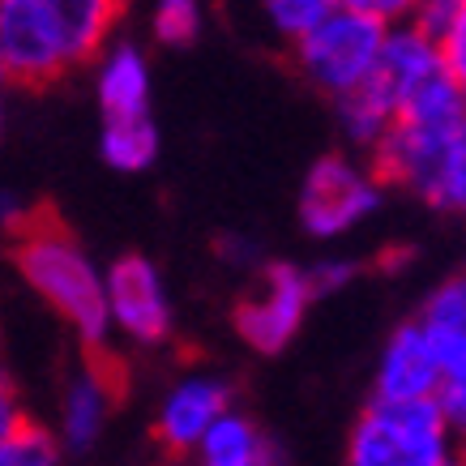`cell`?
Instances as JSON below:
<instances>
[{"label":"cell","mask_w":466,"mask_h":466,"mask_svg":"<svg viewBox=\"0 0 466 466\" xmlns=\"http://www.w3.org/2000/svg\"><path fill=\"white\" fill-rule=\"evenodd\" d=\"M116 5L107 0H0L5 77L43 86L107 47Z\"/></svg>","instance_id":"6da1fadb"},{"label":"cell","mask_w":466,"mask_h":466,"mask_svg":"<svg viewBox=\"0 0 466 466\" xmlns=\"http://www.w3.org/2000/svg\"><path fill=\"white\" fill-rule=\"evenodd\" d=\"M14 261L30 291L52 312H60L86 347H103V339L112 334L103 274L65 227L52 218H30L26 231H17Z\"/></svg>","instance_id":"7a4b0ae2"},{"label":"cell","mask_w":466,"mask_h":466,"mask_svg":"<svg viewBox=\"0 0 466 466\" xmlns=\"http://www.w3.org/2000/svg\"><path fill=\"white\" fill-rule=\"evenodd\" d=\"M385 30H390V22L372 17L360 0L334 5V9L296 43V65L312 86H321L325 95L342 99V95L360 90V86L377 73V60H381V47H385Z\"/></svg>","instance_id":"3957f363"},{"label":"cell","mask_w":466,"mask_h":466,"mask_svg":"<svg viewBox=\"0 0 466 466\" xmlns=\"http://www.w3.org/2000/svg\"><path fill=\"white\" fill-rule=\"evenodd\" d=\"M453 437L437 402H368L347 441V466H450Z\"/></svg>","instance_id":"277c9868"},{"label":"cell","mask_w":466,"mask_h":466,"mask_svg":"<svg viewBox=\"0 0 466 466\" xmlns=\"http://www.w3.org/2000/svg\"><path fill=\"white\" fill-rule=\"evenodd\" d=\"M377 206H381V180L342 155L317 158L299 188V218L304 231L317 240H334L360 227Z\"/></svg>","instance_id":"5b68a950"},{"label":"cell","mask_w":466,"mask_h":466,"mask_svg":"<svg viewBox=\"0 0 466 466\" xmlns=\"http://www.w3.org/2000/svg\"><path fill=\"white\" fill-rule=\"evenodd\" d=\"M103 299H107V325L120 329L125 339L155 347L171 334V304L163 291L155 261L142 253L116 257L103 274Z\"/></svg>","instance_id":"8992f818"},{"label":"cell","mask_w":466,"mask_h":466,"mask_svg":"<svg viewBox=\"0 0 466 466\" xmlns=\"http://www.w3.org/2000/svg\"><path fill=\"white\" fill-rule=\"evenodd\" d=\"M309 304H312L309 274L296 266H287V261H274V266H266V274H261V283H257L253 296L240 299L236 329H240V339L248 342L253 351L274 355L296 339Z\"/></svg>","instance_id":"52a82bcc"},{"label":"cell","mask_w":466,"mask_h":466,"mask_svg":"<svg viewBox=\"0 0 466 466\" xmlns=\"http://www.w3.org/2000/svg\"><path fill=\"white\" fill-rule=\"evenodd\" d=\"M227 410H231V394H227V385L218 377H206V372L180 377L158 402L155 437L171 453H193L201 445V437L223 420Z\"/></svg>","instance_id":"ba28073f"},{"label":"cell","mask_w":466,"mask_h":466,"mask_svg":"<svg viewBox=\"0 0 466 466\" xmlns=\"http://www.w3.org/2000/svg\"><path fill=\"white\" fill-rule=\"evenodd\" d=\"M441 390V364L420 321L398 325L377 364V394L372 402H428Z\"/></svg>","instance_id":"9c48e42d"},{"label":"cell","mask_w":466,"mask_h":466,"mask_svg":"<svg viewBox=\"0 0 466 466\" xmlns=\"http://www.w3.org/2000/svg\"><path fill=\"white\" fill-rule=\"evenodd\" d=\"M95 95H99V107L107 120L150 116V65H146L137 43H107Z\"/></svg>","instance_id":"30bf717a"},{"label":"cell","mask_w":466,"mask_h":466,"mask_svg":"<svg viewBox=\"0 0 466 466\" xmlns=\"http://www.w3.org/2000/svg\"><path fill=\"white\" fill-rule=\"evenodd\" d=\"M112 398H116V385L103 368L77 372V377L65 385V398H60V428H56L60 445L90 450V445L103 437V428H107Z\"/></svg>","instance_id":"8fae6325"},{"label":"cell","mask_w":466,"mask_h":466,"mask_svg":"<svg viewBox=\"0 0 466 466\" xmlns=\"http://www.w3.org/2000/svg\"><path fill=\"white\" fill-rule=\"evenodd\" d=\"M266 445L269 441L257 432L253 420L227 410L223 420L201 437V445L193 453H198V466H261Z\"/></svg>","instance_id":"7c38bea8"},{"label":"cell","mask_w":466,"mask_h":466,"mask_svg":"<svg viewBox=\"0 0 466 466\" xmlns=\"http://www.w3.org/2000/svg\"><path fill=\"white\" fill-rule=\"evenodd\" d=\"M103 163L116 171H146L158 155V128L150 116H133V120H103L99 137Z\"/></svg>","instance_id":"4fadbf2b"},{"label":"cell","mask_w":466,"mask_h":466,"mask_svg":"<svg viewBox=\"0 0 466 466\" xmlns=\"http://www.w3.org/2000/svg\"><path fill=\"white\" fill-rule=\"evenodd\" d=\"M432 351L441 364V390L432 402H437L450 437L466 441V342H432Z\"/></svg>","instance_id":"5bb4252c"},{"label":"cell","mask_w":466,"mask_h":466,"mask_svg":"<svg viewBox=\"0 0 466 466\" xmlns=\"http://www.w3.org/2000/svg\"><path fill=\"white\" fill-rule=\"evenodd\" d=\"M339 116H342V128L355 146H377L394 128V107L385 103V95L377 90L372 82H364L360 90L342 95L339 99Z\"/></svg>","instance_id":"9a60e30c"},{"label":"cell","mask_w":466,"mask_h":466,"mask_svg":"<svg viewBox=\"0 0 466 466\" xmlns=\"http://www.w3.org/2000/svg\"><path fill=\"white\" fill-rule=\"evenodd\" d=\"M432 342H466V274H453L428 296L424 317H420Z\"/></svg>","instance_id":"2e32d148"},{"label":"cell","mask_w":466,"mask_h":466,"mask_svg":"<svg viewBox=\"0 0 466 466\" xmlns=\"http://www.w3.org/2000/svg\"><path fill=\"white\" fill-rule=\"evenodd\" d=\"M428 206H437V210H450V214H466V120L462 128L453 133L450 150L441 158V171L432 188H428Z\"/></svg>","instance_id":"e0dca14e"},{"label":"cell","mask_w":466,"mask_h":466,"mask_svg":"<svg viewBox=\"0 0 466 466\" xmlns=\"http://www.w3.org/2000/svg\"><path fill=\"white\" fill-rule=\"evenodd\" d=\"M60 450L65 445L56 441L52 428L26 420L14 437L0 445V466H60Z\"/></svg>","instance_id":"ac0fdd59"},{"label":"cell","mask_w":466,"mask_h":466,"mask_svg":"<svg viewBox=\"0 0 466 466\" xmlns=\"http://www.w3.org/2000/svg\"><path fill=\"white\" fill-rule=\"evenodd\" d=\"M329 9H334V0H269L266 17L274 22L279 35H287L291 43H299L325 14H329Z\"/></svg>","instance_id":"d6986e66"},{"label":"cell","mask_w":466,"mask_h":466,"mask_svg":"<svg viewBox=\"0 0 466 466\" xmlns=\"http://www.w3.org/2000/svg\"><path fill=\"white\" fill-rule=\"evenodd\" d=\"M155 39L167 43V47H184V43L198 39L201 30V9L193 0H163L155 9Z\"/></svg>","instance_id":"ffe728a7"},{"label":"cell","mask_w":466,"mask_h":466,"mask_svg":"<svg viewBox=\"0 0 466 466\" xmlns=\"http://www.w3.org/2000/svg\"><path fill=\"white\" fill-rule=\"evenodd\" d=\"M437 52H441V60H445V69H450L453 77H462L466 73V0H453L450 26L441 30Z\"/></svg>","instance_id":"44dd1931"},{"label":"cell","mask_w":466,"mask_h":466,"mask_svg":"<svg viewBox=\"0 0 466 466\" xmlns=\"http://www.w3.org/2000/svg\"><path fill=\"white\" fill-rule=\"evenodd\" d=\"M26 424V410H22V394H17V381L0 368V445L14 437L17 428Z\"/></svg>","instance_id":"7402d4cb"},{"label":"cell","mask_w":466,"mask_h":466,"mask_svg":"<svg viewBox=\"0 0 466 466\" xmlns=\"http://www.w3.org/2000/svg\"><path fill=\"white\" fill-rule=\"evenodd\" d=\"M309 274V287L312 296H321V291H339V287H347L355 279V266L351 261H321V266L304 269Z\"/></svg>","instance_id":"603a6c76"},{"label":"cell","mask_w":466,"mask_h":466,"mask_svg":"<svg viewBox=\"0 0 466 466\" xmlns=\"http://www.w3.org/2000/svg\"><path fill=\"white\" fill-rule=\"evenodd\" d=\"M35 218L30 214V206L26 201H17V198H9V193H0V223L9 227V231H26V223Z\"/></svg>","instance_id":"cb8c5ba5"},{"label":"cell","mask_w":466,"mask_h":466,"mask_svg":"<svg viewBox=\"0 0 466 466\" xmlns=\"http://www.w3.org/2000/svg\"><path fill=\"white\" fill-rule=\"evenodd\" d=\"M223 248H231V253H223L227 261H253V244L248 240H227Z\"/></svg>","instance_id":"d4e9b609"},{"label":"cell","mask_w":466,"mask_h":466,"mask_svg":"<svg viewBox=\"0 0 466 466\" xmlns=\"http://www.w3.org/2000/svg\"><path fill=\"white\" fill-rule=\"evenodd\" d=\"M261 466H287L283 450H274V445H266V458H261Z\"/></svg>","instance_id":"484cf974"},{"label":"cell","mask_w":466,"mask_h":466,"mask_svg":"<svg viewBox=\"0 0 466 466\" xmlns=\"http://www.w3.org/2000/svg\"><path fill=\"white\" fill-rule=\"evenodd\" d=\"M453 82H458V95H462V112H466V73H462V77H453Z\"/></svg>","instance_id":"4316f807"},{"label":"cell","mask_w":466,"mask_h":466,"mask_svg":"<svg viewBox=\"0 0 466 466\" xmlns=\"http://www.w3.org/2000/svg\"><path fill=\"white\" fill-rule=\"evenodd\" d=\"M0 82H5V65H0Z\"/></svg>","instance_id":"83f0119b"},{"label":"cell","mask_w":466,"mask_h":466,"mask_svg":"<svg viewBox=\"0 0 466 466\" xmlns=\"http://www.w3.org/2000/svg\"><path fill=\"white\" fill-rule=\"evenodd\" d=\"M458 466H466V453H462V462H458Z\"/></svg>","instance_id":"f1b7e54d"},{"label":"cell","mask_w":466,"mask_h":466,"mask_svg":"<svg viewBox=\"0 0 466 466\" xmlns=\"http://www.w3.org/2000/svg\"><path fill=\"white\" fill-rule=\"evenodd\" d=\"M0 116H5V107H0ZM0 125H5V120H0Z\"/></svg>","instance_id":"f546056e"},{"label":"cell","mask_w":466,"mask_h":466,"mask_svg":"<svg viewBox=\"0 0 466 466\" xmlns=\"http://www.w3.org/2000/svg\"><path fill=\"white\" fill-rule=\"evenodd\" d=\"M450 466H458V462H450Z\"/></svg>","instance_id":"4dcf8cb0"}]
</instances>
